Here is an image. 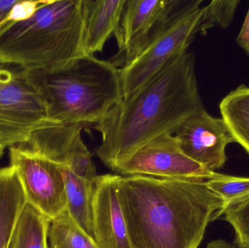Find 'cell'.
Masks as SVG:
<instances>
[{
	"label": "cell",
	"mask_w": 249,
	"mask_h": 248,
	"mask_svg": "<svg viewBox=\"0 0 249 248\" xmlns=\"http://www.w3.org/2000/svg\"><path fill=\"white\" fill-rule=\"evenodd\" d=\"M67 194V211L72 219L95 240L93 224L92 182L76 176L68 167L62 165Z\"/></svg>",
	"instance_id": "obj_15"
},
{
	"label": "cell",
	"mask_w": 249,
	"mask_h": 248,
	"mask_svg": "<svg viewBox=\"0 0 249 248\" xmlns=\"http://www.w3.org/2000/svg\"><path fill=\"white\" fill-rule=\"evenodd\" d=\"M50 221L33 206L26 204L20 214L7 248H49Z\"/></svg>",
	"instance_id": "obj_17"
},
{
	"label": "cell",
	"mask_w": 249,
	"mask_h": 248,
	"mask_svg": "<svg viewBox=\"0 0 249 248\" xmlns=\"http://www.w3.org/2000/svg\"><path fill=\"white\" fill-rule=\"evenodd\" d=\"M203 0H125L115 32L118 53L113 63L121 68L134 61L175 19L198 8Z\"/></svg>",
	"instance_id": "obj_6"
},
{
	"label": "cell",
	"mask_w": 249,
	"mask_h": 248,
	"mask_svg": "<svg viewBox=\"0 0 249 248\" xmlns=\"http://www.w3.org/2000/svg\"><path fill=\"white\" fill-rule=\"evenodd\" d=\"M183 152L210 172L226 163V148L235 142L222 118L209 115L206 109L186 119L174 134Z\"/></svg>",
	"instance_id": "obj_10"
},
{
	"label": "cell",
	"mask_w": 249,
	"mask_h": 248,
	"mask_svg": "<svg viewBox=\"0 0 249 248\" xmlns=\"http://www.w3.org/2000/svg\"><path fill=\"white\" fill-rule=\"evenodd\" d=\"M120 176H98L93 186L95 240L102 248H132L118 198Z\"/></svg>",
	"instance_id": "obj_11"
},
{
	"label": "cell",
	"mask_w": 249,
	"mask_h": 248,
	"mask_svg": "<svg viewBox=\"0 0 249 248\" xmlns=\"http://www.w3.org/2000/svg\"><path fill=\"white\" fill-rule=\"evenodd\" d=\"M10 166L18 175L27 203L50 221L67 210L62 166L22 147L10 149Z\"/></svg>",
	"instance_id": "obj_8"
},
{
	"label": "cell",
	"mask_w": 249,
	"mask_h": 248,
	"mask_svg": "<svg viewBox=\"0 0 249 248\" xmlns=\"http://www.w3.org/2000/svg\"><path fill=\"white\" fill-rule=\"evenodd\" d=\"M118 198L132 248H197L224 214L203 179L121 176Z\"/></svg>",
	"instance_id": "obj_1"
},
{
	"label": "cell",
	"mask_w": 249,
	"mask_h": 248,
	"mask_svg": "<svg viewBox=\"0 0 249 248\" xmlns=\"http://www.w3.org/2000/svg\"><path fill=\"white\" fill-rule=\"evenodd\" d=\"M196 57L184 52L168 63L95 125L102 142L99 158L115 170L139 149L205 110L199 94Z\"/></svg>",
	"instance_id": "obj_2"
},
{
	"label": "cell",
	"mask_w": 249,
	"mask_h": 248,
	"mask_svg": "<svg viewBox=\"0 0 249 248\" xmlns=\"http://www.w3.org/2000/svg\"><path fill=\"white\" fill-rule=\"evenodd\" d=\"M236 41L238 45L249 55V8Z\"/></svg>",
	"instance_id": "obj_23"
},
{
	"label": "cell",
	"mask_w": 249,
	"mask_h": 248,
	"mask_svg": "<svg viewBox=\"0 0 249 248\" xmlns=\"http://www.w3.org/2000/svg\"><path fill=\"white\" fill-rule=\"evenodd\" d=\"M49 248H102L74 220L67 210L50 221Z\"/></svg>",
	"instance_id": "obj_18"
},
{
	"label": "cell",
	"mask_w": 249,
	"mask_h": 248,
	"mask_svg": "<svg viewBox=\"0 0 249 248\" xmlns=\"http://www.w3.org/2000/svg\"><path fill=\"white\" fill-rule=\"evenodd\" d=\"M209 187L222 198L224 212L230 206L249 197V178L237 177L213 172L206 179Z\"/></svg>",
	"instance_id": "obj_19"
},
{
	"label": "cell",
	"mask_w": 249,
	"mask_h": 248,
	"mask_svg": "<svg viewBox=\"0 0 249 248\" xmlns=\"http://www.w3.org/2000/svg\"><path fill=\"white\" fill-rule=\"evenodd\" d=\"M219 109L235 142L249 154V87L242 84L231 91L221 101Z\"/></svg>",
	"instance_id": "obj_16"
},
{
	"label": "cell",
	"mask_w": 249,
	"mask_h": 248,
	"mask_svg": "<svg viewBox=\"0 0 249 248\" xmlns=\"http://www.w3.org/2000/svg\"><path fill=\"white\" fill-rule=\"evenodd\" d=\"M26 73L55 123L96 125L124 99L118 67L95 56L79 57L53 72Z\"/></svg>",
	"instance_id": "obj_4"
},
{
	"label": "cell",
	"mask_w": 249,
	"mask_h": 248,
	"mask_svg": "<svg viewBox=\"0 0 249 248\" xmlns=\"http://www.w3.org/2000/svg\"><path fill=\"white\" fill-rule=\"evenodd\" d=\"M27 204L16 169L0 168V248H7L18 220Z\"/></svg>",
	"instance_id": "obj_14"
},
{
	"label": "cell",
	"mask_w": 249,
	"mask_h": 248,
	"mask_svg": "<svg viewBox=\"0 0 249 248\" xmlns=\"http://www.w3.org/2000/svg\"><path fill=\"white\" fill-rule=\"evenodd\" d=\"M46 0H18L4 20V25L23 21L32 17Z\"/></svg>",
	"instance_id": "obj_22"
},
{
	"label": "cell",
	"mask_w": 249,
	"mask_h": 248,
	"mask_svg": "<svg viewBox=\"0 0 249 248\" xmlns=\"http://www.w3.org/2000/svg\"><path fill=\"white\" fill-rule=\"evenodd\" d=\"M115 171L124 176L169 179H208L213 173L187 157L178 139L170 132L145 144Z\"/></svg>",
	"instance_id": "obj_9"
},
{
	"label": "cell",
	"mask_w": 249,
	"mask_h": 248,
	"mask_svg": "<svg viewBox=\"0 0 249 248\" xmlns=\"http://www.w3.org/2000/svg\"><path fill=\"white\" fill-rule=\"evenodd\" d=\"M82 0H46L28 20L0 28V66L53 72L83 51Z\"/></svg>",
	"instance_id": "obj_3"
},
{
	"label": "cell",
	"mask_w": 249,
	"mask_h": 248,
	"mask_svg": "<svg viewBox=\"0 0 249 248\" xmlns=\"http://www.w3.org/2000/svg\"><path fill=\"white\" fill-rule=\"evenodd\" d=\"M206 248H239L232 246L230 243L223 240H216V241L212 242L210 244L208 245Z\"/></svg>",
	"instance_id": "obj_25"
},
{
	"label": "cell",
	"mask_w": 249,
	"mask_h": 248,
	"mask_svg": "<svg viewBox=\"0 0 249 248\" xmlns=\"http://www.w3.org/2000/svg\"><path fill=\"white\" fill-rule=\"evenodd\" d=\"M86 127L81 124H49L36 130L24 144L19 146L67 166L86 145L81 136L82 131Z\"/></svg>",
	"instance_id": "obj_12"
},
{
	"label": "cell",
	"mask_w": 249,
	"mask_h": 248,
	"mask_svg": "<svg viewBox=\"0 0 249 248\" xmlns=\"http://www.w3.org/2000/svg\"><path fill=\"white\" fill-rule=\"evenodd\" d=\"M223 214L235 230L237 247L249 248V197L230 205Z\"/></svg>",
	"instance_id": "obj_20"
},
{
	"label": "cell",
	"mask_w": 249,
	"mask_h": 248,
	"mask_svg": "<svg viewBox=\"0 0 249 248\" xmlns=\"http://www.w3.org/2000/svg\"><path fill=\"white\" fill-rule=\"evenodd\" d=\"M67 167L76 176L89 182H92L98 176L91 154L86 145L79 150Z\"/></svg>",
	"instance_id": "obj_21"
},
{
	"label": "cell",
	"mask_w": 249,
	"mask_h": 248,
	"mask_svg": "<svg viewBox=\"0 0 249 248\" xmlns=\"http://www.w3.org/2000/svg\"><path fill=\"white\" fill-rule=\"evenodd\" d=\"M124 2L125 0H82L85 55L94 56L102 52L118 29Z\"/></svg>",
	"instance_id": "obj_13"
},
{
	"label": "cell",
	"mask_w": 249,
	"mask_h": 248,
	"mask_svg": "<svg viewBox=\"0 0 249 248\" xmlns=\"http://www.w3.org/2000/svg\"><path fill=\"white\" fill-rule=\"evenodd\" d=\"M18 0H0V27L4 26V20Z\"/></svg>",
	"instance_id": "obj_24"
},
{
	"label": "cell",
	"mask_w": 249,
	"mask_h": 248,
	"mask_svg": "<svg viewBox=\"0 0 249 248\" xmlns=\"http://www.w3.org/2000/svg\"><path fill=\"white\" fill-rule=\"evenodd\" d=\"M239 4L237 0H214L175 19L134 61L119 68L123 98L128 97L168 63L187 52L197 33L205 34L215 26L228 27Z\"/></svg>",
	"instance_id": "obj_5"
},
{
	"label": "cell",
	"mask_w": 249,
	"mask_h": 248,
	"mask_svg": "<svg viewBox=\"0 0 249 248\" xmlns=\"http://www.w3.org/2000/svg\"><path fill=\"white\" fill-rule=\"evenodd\" d=\"M4 147H3L2 145H1V144H0V158H1V156L3 155V153H4Z\"/></svg>",
	"instance_id": "obj_26"
},
{
	"label": "cell",
	"mask_w": 249,
	"mask_h": 248,
	"mask_svg": "<svg viewBox=\"0 0 249 248\" xmlns=\"http://www.w3.org/2000/svg\"><path fill=\"white\" fill-rule=\"evenodd\" d=\"M52 123L29 75L0 66V144L4 148L22 145L36 130Z\"/></svg>",
	"instance_id": "obj_7"
}]
</instances>
